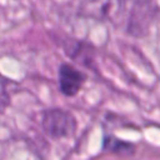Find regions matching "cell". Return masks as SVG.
I'll list each match as a JSON object with an SVG mask.
<instances>
[{
    "label": "cell",
    "mask_w": 160,
    "mask_h": 160,
    "mask_svg": "<svg viewBox=\"0 0 160 160\" xmlns=\"http://www.w3.org/2000/svg\"><path fill=\"white\" fill-rule=\"evenodd\" d=\"M59 90L65 96H75L86 80L84 72L70 64H61L59 68Z\"/></svg>",
    "instance_id": "3"
},
{
    "label": "cell",
    "mask_w": 160,
    "mask_h": 160,
    "mask_svg": "<svg viewBox=\"0 0 160 160\" xmlns=\"http://www.w3.org/2000/svg\"><path fill=\"white\" fill-rule=\"evenodd\" d=\"M41 128L44 132L54 139H69L76 131V119L75 116L64 109L50 108L41 114Z\"/></svg>",
    "instance_id": "1"
},
{
    "label": "cell",
    "mask_w": 160,
    "mask_h": 160,
    "mask_svg": "<svg viewBox=\"0 0 160 160\" xmlns=\"http://www.w3.org/2000/svg\"><path fill=\"white\" fill-rule=\"evenodd\" d=\"M19 85L0 74V115L8 109L11 102L12 95L18 91Z\"/></svg>",
    "instance_id": "5"
},
{
    "label": "cell",
    "mask_w": 160,
    "mask_h": 160,
    "mask_svg": "<svg viewBox=\"0 0 160 160\" xmlns=\"http://www.w3.org/2000/svg\"><path fill=\"white\" fill-rule=\"evenodd\" d=\"M129 0H84L80 5V14L86 18L119 24L124 20Z\"/></svg>",
    "instance_id": "2"
},
{
    "label": "cell",
    "mask_w": 160,
    "mask_h": 160,
    "mask_svg": "<svg viewBox=\"0 0 160 160\" xmlns=\"http://www.w3.org/2000/svg\"><path fill=\"white\" fill-rule=\"evenodd\" d=\"M102 149L108 152L121 155V156H131L135 152V145L124 141L119 138H115L114 135H106L102 141Z\"/></svg>",
    "instance_id": "4"
}]
</instances>
